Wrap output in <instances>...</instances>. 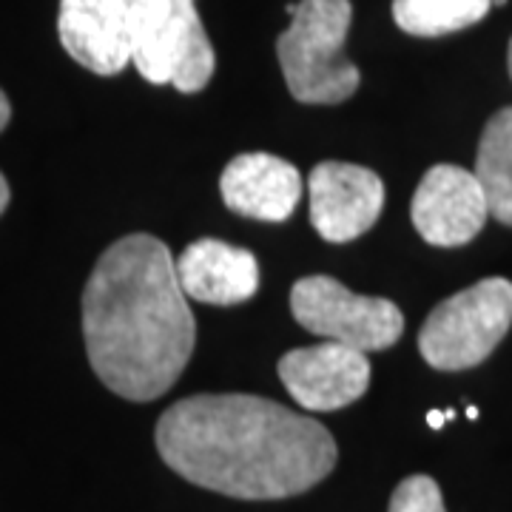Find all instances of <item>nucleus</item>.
<instances>
[{
    "mask_svg": "<svg viewBox=\"0 0 512 512\" xmlns=\"http://www.w3.org/2000/svg\"><path fill=\"white\" fill-rule=\"evenodd\" d=\"M157 450L185 481L242 501L308 493L336 467L328 427L248 393L171 404L157 421Z\"/></svg>",
    "mask_w": 512,
    "mask_h": 512,
    "instance_id": "nucleus-1",
    "label": "nucleus"
},
{
    "mask_svg": "<svg viewBox=\"0 0 512 512\" xmlns=\"http://www.w3.org/2000/svg\"><path fill=\"white\" fill-rule=\"evenodd\" d=\"M163 239L128 234L97 259L83 291V339L100 382L154 402L191 362L197 322Z\"/></svg>",
    "mask_w": 512,
    "mask_h": 512,
    "instance_id": "nucleus-2",
    "label": "nucleus"
},
{
    "mask_svg": "<svg viewBox=\"0 0 512 512\" xmlns=\"http://www.w3.org/2000/svg\"><path fill=\"white\" fill-rule=\"evenodd\" d=\"M291 26L276 40L285 83L299 103L336 106L356 94L362 74L342 55L353 6L350 0L288 3Z\"/></svg>",
    "mask_w": 512,
    "mask_h": 512,
    "instance_id": "nucleus-3",
    "label": "nucleus"
},
{
    "mask_svg": "<svg viewBox=\"0 0 512 512\" xmlns=\"http://www.w3.org/2000/svg\"><path fill=\"white\" fill-rule=\"evenodd\" d=\"M131 63L154 86L202 92L214 77L217 57L194 0H134Z\"/></svg>",
    "mask_w": 512,
    "mask_h": 512,
    "instance_id": "nucleus-4",
    "label": "nucleus"
},
{
    "mask_svg": "<svg viewBox=\"0 0 512 512\" xmlns=\"http://www.w3.org/2000/svg\"><path fill=\"white\" fill-rule=\"evenodd\" d=\"M510 325L512 282L490 276L433 308L419 330V350L436 370H470L498 348Z\"/></svg>",
    "mask_w": 512,
    "mask_h": 512,
    "instance_id": "nucleus-5",
    "label": "nucleus"
},
{
    "mask_svg": "<svg viewBox=\"0 0 512 512\" xmlns=\"http://www.w3.org/2000/svg\"><path fill=\"white\" fill-rule=\"evenodd\" d=\"M293 319L322 339L370 353L396 345L404 333L402 311L382 296H359L333 276H305L291 291Z\"/></svg>",
    "mask_w": 512,
    "mask_h": 512,
    "instance_id": "nucleus-6",
    "label": "nucleus"
},
{
    "mask_svg": "<svg viewBox=\"0 0 512 512\" xmlns=\"http://www.w3.org/2000/svg\"><path fill=\"white\" fill-rule=\"evenodd\" d=\"M410 217L424 242L458 248L481 234L490 217V205L476 171L458 165H433L413 194Z\"/></svg>",
    "mask_w": 512,
    "mask_h": 512,
    "instance_id": "nucleus-7",
    "label": "nucleus"
},
{
    "mask_svg": "<svg viewBox=\"0 0 512 512\" xmlns=\"http://www.w3.org/2000/svg\"><path fill=\"white\" fill-rule=\"evenodd\" d=\"M279 379L305 410L330 413L365 396L370 362L362 350L322 339L313 348L288 350L279 362Z\"/></svg>",
    "mask_w": 512,
    "mask_h": 512,
    "instance_id": "nucleus-8",
    "label": "nucleus"
},
{
    "mask_svg": "<svg viewBox=\"0 0 512 512\" xmlns=\"http://www.w3.org/2000/svg\"><path fill=\"white\" fill-rule=\"evenodd\" d=\"M308 194L313 228L328 242H350L367 234L384 208L382 177L353 163L316 165Z\"/></svg>",
    "mask_w": 512,
    "mask_h": 512,
    "instance_id": "nucleus-9",
    "label": "nucleus"
},
{
    "mask_svg": "<svg viewBox=\"0 0 512 512\" xmlns=\"http://www.w3.org/2000/svg\"><path fill=\"white\" fill-rule=\"evenodd\" d=\"M134 0H60L57 35L63 49L94 74H120L131 63Z\"/></svg>",
    "mask_w": 512,
    "mask_h": 512,
    "instance_id": "nucleus-10",
    "label": "nucleus"
},
{
    "mask_svg": "<svg viewBox=\"0 0 512 512\" xmlns=\"http://www.w3.org/2000/svg\"><path fill=\"white\" fill-rule=\"evenodd\" d=\"M225 205L242 217L265 222H285L302 197V177L288 160L254 151L239 154L225 165L220 180Z\"/></svg>",
    "mask_w": 512,
    "mask_h": 512,
    "instance_id": "nucleus-11",
    "label": "nucleus"
},
{
    "mask_svg": "<svg viewBox=\"0 0 512 512\" xmlns=\"http://www.w3.org/2000/svg\"><path fill=\"white\" fill-rule=\"evenodd\" d=\"M183 291L205 305H242L259 291V262L251 251L220 239H197L177 259Z\"/></svg>",
    "mask_w": 512,
    "mask_h": 512,
    "instance_id": "nucleus-12",
    "label": "nucleus"
},
{
    "mask_svg": "<svg viewBox=\"0 0 512 512\" xmlns=\"http://www.w3.org/2000/svg\"><path fill=\"white\" fill-rule=\"evenodd\" d=\"M476 177L490 205V217L512 225V106L495 111L478 143Z\"/></svg>",
    "mask_w": 512,
    "mask_h": 512,
    "instance_id": "nucleus-13",
    "label": "nucleus"
},
{
    "mask_svg": "<svg viewBox=\"0 0 512 512\" xmlns=\"http://www.w3.org/2000/svg\"><path fill=\"white\" fill-rule=\"evenodd\" d=\"M493 9V0H393L396 26L416 37H439L476 26Z\"/></svg>",
    "mask_w": 512,
    "mask_h": 512,
    "instance_id": "nucleus-14",
    "label": "nucleus"
},
{
    "mask_svg": "<svg viewBox=\"0 0 512 512\" xmlns=\"http://www.w3.org/2000/svg\"><path fill=\"white\" fill-rule=\"evenodd\" d=\"M387 512H447V507L433 478L410 476L396 487Z\"/></svg>",
    "mask_w": 512,
    "mask_h": 512,
    "instance_id": "nucleus-15",
    "label": "nucleus"
},
{
    "mask_svg": "<svg viewBox=\"0 0 512 512\" xmlns=\"http://www.w3.org/2000/svg\"><path fill=\"white\" fill-rule=\"evenodd\" d=\"M9 117H12V106H9L6 94L0 92V131L6 128V123H9Z\"/></svg>",
    "mask_w": 512,
    "mask_h": 512,
    "instance_id": "nucleus-16",
    "label": "nucleus"
},
{
    "mask_svg": "<svg viewBox=\"0 0 512 512\" xmlns=\"http://www.w3.org/2000/svg\"><path fill=\"white\" fill-rule=\"evenodd\" d=\"M444 421H447V413H439V410H430V413H427V424H430L433 430H441Z\"/></svg>",
    "mask_w": 512,
    "mask_h": 512,
    "instance_id": "nucleus-17",
    "label": "nucleus"
},
{
    "mask_svg": "<svg viewBox=\"0 0 512 512\" xmlns=\"http://www.w3.org/2000/svg\"><path fill=\"white\" fill-rule=\"evenodd\" d=\"M6 205H9V183H6V177L0 174V214L6 211Z\"/></svg>",
    "mask_w": 512,
    "mask_h": 512,
    "instance_id": "nucleus-18",
    "label": "nucleus"
},
{
    "mask_svg": "<svg viewBox=\"0 0 512 512\" xmlns=\"http://www.w3.org/2000/svg\"><path fill=\"white\" fill-rule=\"evenodd\" d=\"M467 419H478L476 407H467Z\"/></svg>",
    "mask_w": 512,
    "mask_h": 512,
    "instance_id": "nucleus-19",
    "label": "nucleus"
},
{
    "mask_svg": "<svg viewBox=\"0 0 512 512\" xmlns=\"http://www.w3.org/2000/svg\"><path fill=\"white\" fill-rule=\"evenodd\" d=\"M507 66H510V77H512V40H510V52H507Z\"/></svg>",
    "mask_w": 512,
    "mask_h": 512,
    "instance_id": "nucleus-20",
    "label": "nucleus"
},
{
    "mask_svg": "<svg viewBox=\"0 0 512 512\" xmlns=\"http://www.w3.org/2000/svg\"><path fill=\"white\" fill-rule=\"evenodd\" d=\"M493 3H498V6H501V3H507V0H493Z\"/></svg>",
    "mask_w": 512,
    "mask_h": 512,
    "instance_id": "nucleus-21",
    "label": "nucleus"
}]
</instances>
